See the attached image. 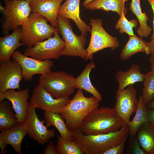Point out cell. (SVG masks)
I'll return each instance as SVG.
<instances>
[{
    "instance_id": "obj_18",
    "label": "cell",
    "mask_w": 154,
    "mask_h": 154,
    "mask_svg": "<svg viewBox=\"0 0 154 154\" xmlns=\"http://www.w3.org/2000/svg\"><path fill=\"white\" fill-rule=\"evenodd\" d=\"M21 27L13 31L11 34L0 38V62L10 60L15 50L25 44L21 41Z\"/></svg>"
},
{
    "instance_id": "obj_7",
    "label": "cell",
    "mask_w": 154,
    "mask_h": 154,
    "mask_svg": "<svg viewBox=\"0 0 154 154\" xmlns=\"http://www.w3.org/2000/svg\"><path fill=\"white\" fill-rule=\"evenodd\" d=\"M57 28L65 43L60 56H78L86 60L87 53L84 48L86 39L82 35H76L73 32L69 19L58 15Z\"/></svg>"
},
{
    "instance_id": "obj_12",
    "label": "cell",
    "mask_w": 154,
    "mask_h": 154,
    "mask_svg": "<svg viewBox=\"0 0 154 154\" xmlns=\"http://www.w3.org/2000/svg\"><path fill=\"white\" fill-rule=\"evenodd\" d=\"M136 89L132 85L126 88L118 89L116 92V102L114 107L124 122L128 124L131 115L135 112L138 104Z\"/></svg>"
},
{
    "instance_id": "obj_17",
    "label": "cell",
    "mask_w": 154,
    "mask_h": 154,
    "mask_svg": "<svg viewBox=\"0 0 154 154\" xmlns=\"http://www.w3.org/2000/svg\"><path fill=\"white\" fill-rule=\"evenodd\" d=\"M81 0H66L61 5L58 15L73 20L80 31L81 35L85 36L90 32V27L80 18V4Z\"/></svg>"
},
{
    "instance_id": "obj_2",
    "label": "cell",
    "mask_w": 154,
    "mask_h": 154,
    "mask_svg": "<svg viewBox=\"0 0 154 154\" xmlns=\"http://www.w3.org/2000/svg\"><path fill=\"white\" fill-rule=\"evenodd\" d=\"M124 123L115 107L102 106L90 113L79 129L87 135L107 134L119 130Z\"/></svg>"
},
{
    "instance_id": "obj_40",
    "label": "cell",
    "mask_w": 154,
    "mask_h": 154,
    "mask_svg": "<svg viewBox=\"0 0 154 154\" xmlns=\"http://www.w3.org/2000/svg\"><path fill=\"white\" fill-rule=\"evenodd\" d=\"M146 106L148 109H154V99L147 104Z\"/></svg>"
},
{
    "instance_id": "obj_34",
    "label": "cell",
    "mask_w": 154,
    "mask_h": 154,
    "mask_svg": "<svg viewBox=\"0 0 154 154\" xmlns=\"http://www.w3.org/2000/svg\"><path fill=\"white\" fill-rule=\"evenodd\" d=\"M43 154H58L56 146L52 141H50L44 149Z\"/></svg>"
},
{
    "instance_id": "obj_20",
    "label": "cell",
    "mask_w": 154,
    "mask_h": 154,
    "mask_svg": "<svg viewBox=\"0 0 154 154\" xmlns=\"http://www.w3.org/2000/svg\"><path fill=\"white\" fill-rule=\"evenodd\" d=\"M95 66V64L93 61L86 65L81 73L75 78V88L87 91L100 102L102 99V96L92 84L89 76L91 71Z\"/></svg>"
},
{
    "instance_id": "obj_25",
    "label": "cell",
    "mask_w": 154,
    "mask_h": 154,
    "mask_svg": "<svg viewBox=\"0 0 154 154\" xmlns=\"http://www.w3.org/2000/svg\"><path fill=\"white\" fill-rule=\"evenodd\" d=\"M140 0H131L129 9L135 15L139 23V25L136 32L140 37L146 38L149 35L152 29L147 24L149 18L146 13L142 11Z\"/></svg>"
},
{
    "instance_id": "obj_28",
    "label": "cell",
    "mask_w": 154,
    "mask_h": 154,
    "mask_svg": "<svg viewBox=\"0 0 154 154\" xmlns=\"http://www.w3.org/2000/svg\"><path fill=\"white\" fill-rule=\"evenodd\" d=\"M9 102L4 100L0 102V131L9 129L18 122Z\"/></svg>"
},
{
    "instance_id": "obj_23",
    "label": "cell",
    "mask_w": 154,
    "mask_h": 154,
    "mask_svg": "<svg viewBox=\"0 0 154 154\" xmlns=\"http://www.w3.org/2000/svg\"><path fill=\"white\" fill-rule=\"evenodd\" d=\"M128 41L124 46L120 55L121 59L126 60L139 52H145L150 54L147 42L141 37L136 35L129 36Z\"/></svg>"
},
{
    "instance_id": "obj_41",
    "label": "cell",
    "mask_w": 154,
    "mask_h": 154,
    "mask_svg": "<svg viewBox=\"0 0 154 154\" xmlns=\"http://www.w3.org/2000/svg\"><path fill=\"white\" fill-rule=\"evenodd\" d=\"M94 0H85L82 3L84 7L86 5Z\"/></svg>"
},
{
    "instance_id": "obj_10",
    "label": "cell",
    "mask_w": 154,
    "mask_h": 154,
    "mask_svg": "<svg viewBox=\"0 0 154 154\" xmlns=\"http://www.w3.org/2000/svg\"><path fill=\"white\" fill-rule=\"evenodd\" d=\"M36 106L29 103L27 114L23 123L28 131L29 136L38 144L43 145L54 137L55 132L48 129L44 125V120L41 121L36 114Z\"/></svg>"
},
{
    "instance_id": "obj_32",
    "label": "cell",
    "mask_w": 154,
    "mask_h": 154,
    "mask_svg": "<svg viewBox=\"0 0 154 154\" xmlns=\"http://www.w3.org/2000/svg\"><path fill=\"white\" fill-rule=\"evenodd\" d=\"M126 154H147L141 148L140 143L136 137H129Z\"/></svg>"
},
{
    "instance_id": "obj_35",
    "label": "cell",
    "mask_w": 154,
    "mask_h": 154,
    "mask_svg": "<svg viewBox=\"0 0 154 154\" xmlns=\"http://www.w3.org/2000/svg\"><path fill=\"white\" fill-rule=\"evenodd\" d=\"M8 144L4 139L1 134H0V148L1 152L0 154H5L7 151L6 149V147L7 146Z\"/></svg>"
},
{
    "instance_id": "obj_4",
    "label": "cell",
    "mask_w": 154,
    "mask_h": 154,
    "mask_svg": "<svg viewBox=\"0 0 154 154\" xmlns=\"http://www.w3.org/2000/svg\"><path fill=\"white\" fill-rule=\"evenodd\" d=\"M5 7H2V28L5 35L19 27L23 26L32 13L30 1L22 0H4Z\"/></svg>"
},
{
    "instance_id": "obj_39",
    "label": "cell",
    "mask_w": 154,
    "mask_h": 154,
    "mask_svg": "<svg viewBox=\"0 0 154 154\" xmlns=\"http://www.w3.org/2000/svg\"><path fill=\"white\" fill-rule=\"evenodd\" d=\"M151 54L150 61L151 64V70L154 72V52Z\"/></svg>"
},
{
    "instance_id": "obj_24",
    "label": "cell",
    "mask_w": 154,
    "mask_h": 154,
    "mask_svg": "<svg viewBox=\"0 0 154 154\" xmlns=\"http://www.w3.org/2000/svg\"><path fill=\"white\" fill-rule=\"evenodd\" d=\"M136 137L147 154H154V126L148 122L142 124Z\"/></svg>"
},
{
    "instance_id": "obj_36",
    "label": "cell",
    "mask_w": 154,
    "mask_h": 154,
    "mask_svg": "<svg viewBox=\"0 0 154 154\" xmlns=\"http://www.w3.org/2000/svg\"><path fill=\"white\" fill-rule=\"evenodd\" d=\"M149 119L148 122L154 126V109H147Z\"/></svg>"
},
{
    "instance_id": "obj_5",
    "label": "cell",
    "mask_w": 154,
    "mask_h": 154,
    "mask_svg": "<svg viewBox=\"0 0 154 154\" xmlns=\"http://www.w3.org/2000/svg\"><path fill=\"white\" fill-rule=\"evenodd\" d=\"M44 17L32 12L21 28V41L28 47L52 37L57 27L50 26Z\"/></svg>"
},
{
    "instance_id": "obj_22",
    "label": "cell",
    "mask_w": 154,
    "mask_h": 154,
    "mask_svg": "<svg viewBox=\"0 0 154 154\" xmlns=\"http://www.w3.org/2000/svg\"><path fill=\"white\" fill-rule=\"evenodd\" d=\"M144 74L140 72L139 66L136 64H132L126 71H119L115 76L118 83V89L123 90L136 82H142Z\"/></svg>"
},
{
    "instance_id": "obj_21",
    "label": "cell",
    "mask_w": 154,
    "mask_h": 154,
    "mask_svg": "<svg viewBox=\"0 0 154 154\" xmlns=\"http://www.w3.org/2000/svg\"><path fill=\"white\" fill-rule=\"evenodd\" d=\"M123 0H94L84 7L87 9L94 11L101 9L106 11L117 13L119 16L126 15L127 9L125 5Z\"/></svg>"
},
{
    "instance_id": "obj_19",
    "label": "cell",
    "mask_w": 154,
    "mask_h": 154,
    "mask_svg": "<svg viewBox=\"0 0 154 154\" xmlns=\"http://www.w3.org/2000/svg\"><path fill=\"white\" fill-rule=\"evenodd\" d=\"M8 144L11 145L19 154H22L21 145L28 131L24 124L19 123L13 127L1 133Z\"/></svg>"
},
{
    "instance_id": "obj_42",
    "label": "cell",
    "mask_w": 154,
    "mask_h": 154,
    "mask_svg": "<svg viewBox=\"0 0 154 154\" xmlns=\"http://www.w3.org/2000/svg\"><path fill=\"white\" fill-rule=\"evenodd\" d=\"M123 0L125 2H127V0Z\"/></svg>"
},
{
    "instance_id": "obj_37",
    "label": "cell",
    "mask_w": 154,
    "mask_h": 154,
    "mask_svg": "<svg viewBox=\"0 0 154 154\" xmlns=\"http://www.w3.org/2000/svg\"><path fill=\"white\" fill-rule=\"evenodd\" d=\"M149 3L152 9L153 14V32L151 39L152 40L154 38V0H147Z\"/></svg>"
},
{
    "instance_id": "obj_33",
    "label": "cell",
    "mask_w": 154,
    "mask_h": 154,
    "mask_svg": "<svg viewBox=\"0 0 154 154\" xmlns=\"http://www.w3.org/2000/svg\"><path fill=\"white\" fill-rule=\"evenodd\" d=\"M127 139H125L120 143L108 149L103 154H123L124 151L125 144Z\"/></svg>"
},
{
    "instance_id": "obj_27",
    "label": "cell",
    "mask_w": 154,
    "mask_h": 154,
    "mask_svg": "<svg viewBox=\"0 0 154 154\" xmlns=\"http://www.w3.org/2000/svg\"><path fill=\"white\" fill-rule=\"evenodd\" d=\"M138 104L134 117L128 125L129 127V137H136L137 132L141 126L148 122L149 116L148 110L144 104L141 95L139 96Z\"/></svg>"
},
{
    "instance_id": "obj_1",
    "label": "cell",
    "mask_w": 154,
    "mask_h": 154,
    "mask_svg": "<svg viewBox=\"0 0 154 154\" xmlns=\"http://www.w3.org/2000/svg\"><path fill=\"white\" fill-rule=\"evenodd\" d=\"M72 132L74 140L84 154H103L108 149L127 139L129 128L124 123L119 130L107 134L87 135L79 128Z\"/></svg>"
},
{
    "instance_id": "obj_31",
    "label": "cell",
    "mask_w": 154,
    "mask_h": 154,
    "mask_svg": "<svg viewBox=\"0 0 154 154\" xmlns=\"http://www.w3.org/2000/svg\"><path fill=\"white\" fill-rule=\"evenodd\" d=\"M124 14H122L117 21L115 25L116 29H119L120 34L125 33L129 36L135 35L133 31V28H136L138 25L137 21L135 19L129 21Z\"/></svg>"
},
{
    "instance_id": "obj_13",
    "label": "cell",
    "mask_w": 154,
    "mask_h": 154,
    "mask_svg": "<svg viewBox=\"0 0 154 154\" xmlns=\"http://www.w3.org/2000/svg\"><path fill=\"white\" fill-rule=\"evenodd\" d=\"M23 76L20 65L13 59L0 65V95L9 89L20 90V83Z\"/></svg>"
},
{
    "instance_id": "obj_14",
    "label": "cell",
    "mask_w": 154,
    "mask_h": 154,
    "mask_svg": "<svg viewBox=\"0 0 154 154\" xmlns=\"http://www.w3.org/2000/svg\"><path fill=\"white\" fill-rule=\"evenodd\" d=\"M69 97L55 98L39 84L33 90L30 103L36 108L44 110L59 114L62 108L70 101Z\"/></svg>"
},
{
    "instance_id": "obj_3",
    "label": "cell",
    "mask_w": 154,
    "mask_h": 154,
    "mask_svg": "<svg viewBox=\"0 0 154 154\" xmlns=\"http://www.w3.org/2000/svg\"><path fill=\"white\" fill-rule=\"evenodd\" d=\"M83 90L78 89L73 98L59 114L72 131L79 128L83 120L92 111L98 108L100 101L92 96H85Z\"/></svg>"
},
{
    "instance_id": "obj_11",
    "label": "cell",
    "mask_w": 154,
    "mask_h": 154,
    "mask_svg": "<svg viewBox=\"0 0 154 154\" xmlns=\"http://www.w3.org/2000/svg\"><path fill=\"white\" fill-rule=\"evenodd\" d=\"M11 57L21 66L23 78L27 82L31 81L35 75H43L51 72L53 65L50 60H40L29 57L18 50L14 51Z\"/></svg>"
},
{
    "instance_id": "obj_43",
    "label": "cell",
    "mask_w": 154,
    "mask_h": 154,
    "mask_svg": "<svg viewBox=\"0 0 154 154\" xmlns=\"http://www.w3.org/2000/svg\"><path fill=\"white\" fill-rule=\"evenodd\" d=\"M25 0V1H30L31 0Z\"/></svg>"
},
{
    "instance_id": "obj_8",
    "label": "cell",
    "mask_w": 154,
    "mask_h": 154,
    "mask_svg": "<svg viewBox=\"0 0 154 154\" xmlns=\"http://www.w3.org/2000/svg\"><path fill=\"white\" fill-rule=\"evenodd\" d=\"M89 24L91 27V36L86 49L87 53L86 60H92L95 53L104 48H110L114 50L118 47L119 43L117 37L112 36L106 31L101 19H91Z\"/></svg>"
},
{
    "instance_id": "obj_38",
    "label": "cell",
    "mask_w": 154,
    "mask_h": 154,
    "mask_svg": "<svg viewBox=\"0 0 154 154\" xmlns=\"http://www.w3.org/2000/svg\"><path fill=\"white\" fill-rule=\"evenodd\" d=\"M146 45L149 51L150 54L154 52V38L151 40L150 41L147 42Z\"/></svg>"
},
{
    "instance_id": "obj_6",
    "label": "cell",
    "mask_w": 154,
    "mask_h": 154,
    "mask_svg": "<svg viewBox=\"0 0 154 154\" xmlns=\"http://www.w3.org/2000/svg\"><path fill=\"white\" fill-rule=\"evenodd\" d=\"M75 78L64 71L50 72L40 75L38 84L55 98L69 97L75 88Z\"/></svg>"
},
{
    "instance_id": "obj_16",
    "label": "cell",
    "mask_w": 154,
    "mask_h": 154,
    "mask_svg": "<svg viewBox=\"0 0 154 154\" xmlns=\"http://www.w3.org/2000/svg\"><path fill=\"white\" fill-rule=\"evenodd\" d=\"M64 0H31L32 12L46 18L52 26L57 27V17L61 4Z\"/></svg>"
},
{
    "instance_id": "obj_26",
    "label": "cell",
    "mask_w": 154,
    "mask_h": 154,
    "mask_svg": "<svg viewBox=\"0 0 154 154\" xmlns=\"http://www.w3.org/2000/svg\"><path fill=\"white\" fill-rule=\"evenodd\" d=\"M44 114L46 125L48 127H55L61 137L68 140L73 139L72 131L68 128L66 122L59 114L44 111Z\"/></svg>"
},
{
    "instance_id": "obj_15",
    "label": "cell",
    "mask_w": 154,
    "mask_h": 154,
    "mask_svg": "<svg viewBox=\"0 0 154 154\" xmlns=\"http://www.w3.org/2000/svg\"><path fill=\"white\" fill-rule=\"evenodd\" d=\"M29 89L26 88L19 91L9 89L0 95V102L6 99L9 101L15 112V116L19 123H24L29 110Z\"/></svg>"
},
{
    "instance_id": "obj_9",
    "label": "cell",
    "mask_w": 154,
    "mask_h": 154,
    "mask_svg": "<svg viewBox=\"0 0 154 154\" xmlns=\"http://www.w3.org/2000/svg\"><path fill=\"white\" fill-rule=\"evenodd\" d=\"M54 35L53 37L38 42L32 47H27L23 54L42 61L59 59L60 54L64 48L65 43L60 37L57 27Z\"/></svg>"
},
{
    "instance_id": "obj_30",
    "label": "cell",
    "mask_w": 154,
    "mask_h": 154,
    "mask_svg": "<svg viewBox=\"0 0 154 154\" xmlns=\"http://www.w3.org/2000/svg\"><path fill=\"white\" fill-rule=\"evenodd\" d=\"M143 87L141 95L146 106L154 98V72L151 70L144 74Z\"/></svg>"
},
{
    "instance_id": "obj_29",
    "label": "cell",
    "mask_w": 154,
    "mask_h": 154,
    "mask_svg": "<svg viewBox=\"0 0 154 154\" xmlns=\"http://www.w3.org/2000/svg\"><path fill=\"white\" fill-rule=\"evenodd\" d=\"M57 143L56 146L58 154H83L76 142L74 139L68 140L60 135H57Z\"/></svg>"
}]
</instances>
